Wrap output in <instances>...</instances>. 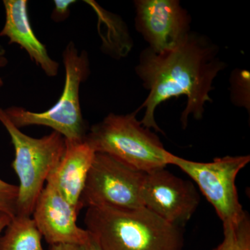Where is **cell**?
<instances>
[{
  "mask_svg": "<svg viewBox=\"0 0 250 250\" xmlns=\"http://www.w3.org/2000/svg\"><path fill=\"white\" fill-rule=\"evenodd\" d=\"M226 67L218 46L207 36L192 31L174 48L161 52H153L149 47L143 49L135 67L143 87L149 90L138 109H146L141 124L164 134L154 117L156 108L181 95L187 98L180 117L183 129L188 126L189 117L202 120L206 104L212 102L210 93L214 89L213 82Z\"/></svg>",
  "mask_w": 250,
  "mask_h": 250,
  "instance_id": "obj_1",
  "label": "cell"
},
{
  "mask_svg": "<svg viewBox=\"0 0 250 250\" xmlns=\"http://www.w3.org/2000/svg\"><path fill=\"white\" fill-rule=\"evenodd\" d=\"M84 224L102 250H182L180 227L145 207L123 210L88 207Z\"/></svg>",
  "mask_w": 250,
  "mask_h": 250,
  "instance_id": "obj_2",
  "label": "cell"
},
{
  "mask_svg": "<svg viewBox=\"0 0 250 250\" xmlns=\"http://www.w3.org/2000/svg\"><path fill=\"white\" fill-rule=\"evenodd\" d=\"M138 111L125 115L109 113L90 127L84 141L95 152L108 154L146 173L165 168L171 153L155 133L138 121Z\"/></svg>",
  "mask_w": 250,
  "mask_h": 250,
  "instance_id": "obj_3",
  "label": "cell"
},
{
  "mask_svg": "<svg viewBox=\"0 0 250 250\" xmlns=\"http://www.w3.org/2000/svg\"><path fill=\"white\" fill-rule=\"evenodd\" d=\"M65 67V85L62 96L47 111L33 112L19 106L4 109L18 128L39 125L48 126L63 136L68 143L84 141L86 125L81 109L80 90L90 75V62L85 51L79 52L75 42H70L62 54Z\"/></svg>",
  "mask_w": 250,
  "mask_h": 250,
  "instance_id": "obj_4",
  "label": "cell"
},
{
  "mask_svg": "<svg viewBox=\"0 0 250 250\" xmlns=\"http://www.w3.org/2000/svg\"><path fill=\"white\" fill-rule=\"evenodd\" d=\"M0 123L9 133L15 149L12 167L20 182L16 215L31 216L44 184L65 153L66 141L56 131L39 139L27 136L13 124L1 108Z\"/></svg>",
  "mask_w": 250,
  "mask_h": 250,
  "instance_id": "obj_5",
  "label": "cell"
},
{
  "mask_svg": "<svg viewBox=\"0 0 250 250\" xmlns=\"http://www.w3.org/2000/svg\"><path fill=\"white\" fill-rule=\"evenodd\" d=\"M250 161V155L227 156L212 162L187 160L171 154L169 165L177 166L198 185L202 193L214 207L223 228L241 223L248 214L238 200L236 179Z\"/></svg>",
  "mask_w": 250,
  "mask_h": 250,
  "instance_id": "obj_6",
  "label": "cell"
},
{
  "mask_svg": "<svg viewBox=\"0 0 250 250\" xmlns=\"http://www.w3.org/2000/svg\"><path fill=\"white\" fill-rule=\"evenodd\" d=\"M146 174L108 154L95 152L81 198L82 208L144 207L142 188Z\"/></svg>",
  "mask_w": 250,
  "mask_h": 250,
  "instance_id": "obj_7",
  "label": "cell"
},
{
  "mask_svg": "<svg viewBox=\"0 0 250 250\" xmlns=\"http://www.w3.org/2000/svg\"><path fill=\"white\" fill-rule=\"evenodd\" d=\"M135 27L154 52L168 50L190 34L192 19L178 0L134 1Z\"/></svg>",
  "mask_w": 250,
  "mask_h": 250,
  "instance_id": "obj_8",
  "label": "cell"
},
{
  "mask_svg": "<svg viewBox=\"0 0 250 250\" xmlns=\"http://www.w3.org/2000/svg\"><path fill=\"white\" fill-rule=\"evenodd\" d=\"M142 200L145 208L167 223L180 227L193 215L200 196L192 183L161 168L146 173Z\"/></svg>",
  "mask_w": 250,
  "mask_h": 250,
  "instance_id": "obj_9",
  "label": "cell"
},
{
  "mask_svg": "<svg viewBox=\"0 0 250 250\" xmlns=\"http://www.w3.org/2000/svg\"><path fill=\"white\" fill-rule=\"evenodd\" d=\"M79 213L53 184L47 182L36 201L32 218L50 246L60 244L81 246L88 241L90 234L86 229L77 225Z\"/></svg>",
  "mask_w": 250,
  "mask_h": 250,
  "instance_id": "obj_10",
  "label": "cell"
},
{
  "mask_svg": "<svg viewBox=\"0 0 250 250\" xmlns=\"http://www.w3.org/2000/svg\"><path fill=\"white\" fill-rule=\"evenodd\" d=\"M5 23L0 36L24 49L47 76L58 75L59 63L49 57L46 47L36 37L28 16L27 0H4Z\"/></svg>",
  "mask_w": 250,
  "mask_h": 250,
  "instance_id": "obj_11",
  "label": "cell"
},
{
  "mask_svg": "<svg viewBox=\"0 0 250 250\" xmlns=\"http://www.w3.org/2000/svg\"><path fill=\"white\" fill-rule=\"evenodd\" d=\"M95 154V151L84 141H66L62 160L47 180L79 212L83 208L81 198Z\"/></svg>",
  "mask_w": 250,
  "mask_h": 250,
  "instance_id": "obj_12",
  "label": "cell"
},
{
  "mask_svg": "<svg viewBox=\"0 0 250 250\" xmlns=\"http://www.w3.org/2000/svg\"><path fill=\"white\" fill-rule=\"evenodd\" d=\"M42 238L34 219L16 215L0 238V250H45Z\"/></svg>",
  "mask_w": 250,
  "mask_h": 250,
  "instance_id": "obj_13",
  "label": "cell"
},
{
  "mask_svg": "<svg viewBox=\"0 0 250 250\" xmlns=\"http://www.w3.org/2000/svg\"><path fill=\"white\" fill-rule=\"evenodd\" d=\"M223 229V241L215 250H250V220L248 214L238 225Z\"/></svg>",
  "mask_w": 250,
  "mask_h": 250,
  "instance_id": "obj_14",
  "label": "cell"
},
{
  "mask_svg": "<svg viewBox=\"0 0 250 250\" xmlns=\"http://www.w3.org/2000/svg\"><path fill=\"white\" fill-rule=\"evenodd\" d=\"M230 99L238 107L250 112V73L248 70L235 69L230 75Z\"/></svg>",
  "mask_w": 250,
  "mask_h": 250,
  "instance_id": "obj_15",
  "label": "cell"
},
{
  "mask_svg": "<svg viewBox=\"0 0 250 250\" xmlns=\"http://www.w3.org/2000/svg\"><path fill=\"white\" fill-rule=\"evenodd\" d=\"M18 187L0 179V213L11 219L17 213Z\"/></svg>",
  "mask_w": 250,
  "mask_h": 250,
  "instance_id": "obj_16",
  "label": "cell"
},
{
  "mask_svg": "<svg viewBox=\"0 0 250 250\" xmlns=\"http://www.w3.org/2000/svg\"><path fill=\"white\" fill-rule=\"evenodd\" d=\"M54 9L52 13V21L56 22H61L65 21L70 16V6L75 4L74 0H55Z\"/></svg>",
  "mask_w": 250,
  "mask_h": 250,
  "instance_id": "obj_17",
  "label": "cell"
},
{
  "mask_svg": "<svg viewBox=\"0 0 250 250\" xmlns=\"http://www.w3.org/2000/svg\"><path fill=\"white\" fill-rule=\"evenodd\" d=\"M90 234V233H89ZM80 250H102L98 242L90 234L88 241L80 246Z\"/></svg>",
  "mask_w": 250,
  "mask_h": 250,
  "instance_id": "obj_18",
  "label": "cell"
},
{
  "mask_svg": "<svg viewBox=\"0 0 250 250\" xmlns=\"http://www.w3.org/2000/svg\"><path fill=\"white\" fill-rule=\"evenodd\" d=\"M49 250H80V246L67 244L54 245L50 246Z\"/></svg>",
  "mask_w": 250,
  "mask_h": 250,
  "instance_id": "obj_19",
  "label": "cell"
},
{
  "mask_svg": "<svg viewBox=\"0 0 250 250\" xmlns=\"http://www.w3.org/2000/svg\"><path fill=\"white\" fill-rule=\"evenodd\" d=\"M11 220V218L8 215L0 213V233L9 225Z\"/></svg>",
  "mask_w": 250,
  "mask_h": 250,
  "instance_id": "obj_20",
  "label": "cell"
},
{
  "mask_svg": "<svg viewBox=\"0 0 250 250\" xmlns=\"http://www.w3.org/2000/svg\"><path fill=\"white\" fill-rule=\"evenodd\" d=\"M7 62L8 61L6 57H5L4 55H0V69L6 66V65H7ZM2 84V80H1V77H0V88H1Z\"/></svg>",
  "mask_w": 250,
  "mask_h": 250,
  "instance_id": "obj_21",
  "label": "cell"
},
{
  "mask_svg": "<svg viewBox=\"0 0 250 250\" xmlns=\"http://www.w3.org/2000/svg\"><path fill=\"white\" fill-rule=\"evenodd\" d=\"M0 55H4V51L1 47H0Z\"/></svg>",
  "mask_w": 250,
  "mask_h": 250,
  "instance_id": "obj_22",
  "label": "cell"
}]
</instances>
